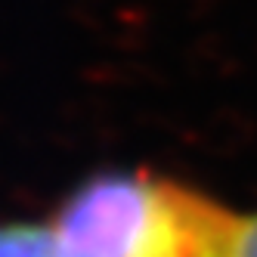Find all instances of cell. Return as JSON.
I'll list each match as a JSON object with an SVG mask.
<instances>
[{
	"label": "cell",
	"mask_w": 257,
	"mask_h": 257,
	"mask_svg": "<svg viewBox=\"0 0 257 257\" xmlns=\"http://www.w3.org/2000/svg\"><path fill=\"white\" fill-rule=\"evenodd\" d=\"M238 220L217 201L149 174H99L56 223L68 257H229Z\"/></svg>",
	"instance_id": "1"
},
{
	"label": "cell",
	"mask_w": 257,
	"mask_h": 257,
	"mask_svg": "<svg viewBox=\"0 0 257 257\" xmlns=\"http://www.w3.org/2000/svg\"><path fill=\"white\" fill-rule=\"evenodd\" d=\"M229 257H257V217H242L238 220Z\"/></svg>",
	"instance_id": "3"
},
{
	"label": "cell",
	"mask_w": 257,
	"mask_h": 257,
	"mask_svg": "<svg viewBox=\"0 0 257 257\" xmlns=\"http://www.w3.org/2000/svg\"><path fill=\"white\" fill-rule=\"evenodd\" d=\"M0 257H68L53 226L44 223H4Z\"/></svg>",
	"instance_id": "2"
}]
</instances>
